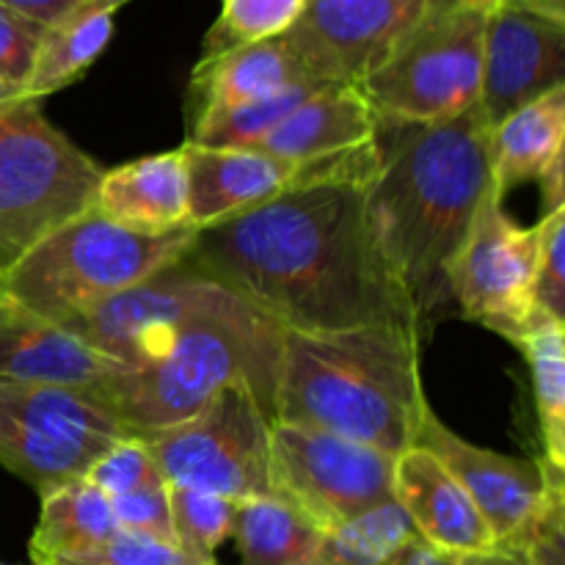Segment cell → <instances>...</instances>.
Returning <instances> with one entry per match:
<instances>
[{
	"instance_id": "6da1fadb",
	"label": "cell",
	"mask_w": 565,
	"mask_h": 565,
	"mask_svg": "<svg viewBox=\"0 0 565 565\" xmlns=\"http://www.w3.org/2000/svg\"><path fill=\"white\" fill-rule=\"evenodd\" d=\"M370 182L353 177L312 182L204 226L188 252V265L281 331L417 326L412 298L370 232L364 213Z\"/></svg>"
},
{
	"instance_id": "7a4b0ae2",
	"label": "cell",
	"mask_w": 565,
	"mask_h": 565,
	"mask_svg": "<svg viewBox=\"0 0 565 565\" xmlns=\"http://www.w3.org/2000/svg\"><path fill=\"white\" fill-rule=\"evenodd\" d=\"M381 147L364 213L381 257L412 298L417 326L447 312V270L491 191V127L478 105L434 125H401Z\"/></svg>"
},
{
	"instance_id": "3957f363",
	"label": "cell",
	"mask_w": 565,
	"mask_h": 565,
	"mask_svg": "<svg viewBox=\"0 0 565 565\" xmlns=\"http://www.w3.org/2000/svg\"><path fill=\"white\" fill-rule=\"evenodd\" d=\"M428 408L417 326L281 337L274 423L307 425L397 458L417 445Z\"/></svg>"
},
{
	"instance_id": "277c9868",
	"label": "cell",
	"mask_w": 565,
	"mask_h": 565,
	"mask_svg": "<svg viewBox=\"0 0 565 565\" xmlns=\"http://www.w3.org/2000/svg\"><path fill=\"white\" fill-rule=\"evenodd\" d=\"M285 331L241 301L182 329L138 367H121L88 395L97 397L130 436L160 434L202 412L221 390L248 384L274 414Z\"/></svg>"
},
{
	"instance_id": "5b68a950",
	"label": "cell",
	"mask_w": 565,
	"mask_h": 565,
	"mask_svg": "<svg viewBox=\"0 0 565 565\" xmlns=\"http://www.w3.org/2000/svg\"><path fill=\"white\" fill-rule=\"evenodd\" d=\"M196 235V226L138 235L88 207L33 243L0 276V292L61 326L72 315L185 259Z\"/></svg>"
},
{
	"instance_id": "8992f818",
	"label": "cell",
	"mask_w": 565,
	"mask_h": 565,
	"mask_svg": "<svg viewBox=\"0 0 565 565\" xmlns=\"http://www.w3.org/2000/svg\"><path fill=\"white\" fill-rule=\"evenodd\" d=\"M494 3L436 0L356 83L375 116L390 125H434L478 105L486 22Z\"/></svg>"
},
{
	"instance_id": "52a82bcc",
	"label": "cell",
	"mask_w": 565,
	"mask_h": 565,
	"mask_svg": "<svg viewBox=\"0 0 565 565\" xmlns=\"http://www.w3.org/2000/svg\"><path fill=\"white\" fill-rule=\"evenodd\" d=\"M103 169L20 99L0 110V276L44 235L94 204Z\"/></svg>"
},
{
	"instance_id": "ba28073f",
	"label": "cell",
	"mask_w": 565,
	"mask_h": 565,
	"mask_svg": "<svg viewBox=\"0 0 565 565\" xmlns=\"http://www.w3.org/2000/svg\"><path fill=\"white\" fill-rule=\"evenodd\" d=\"M270 428V408L241 381L221 390L185 423L147 436V445L169 486L241 502L274 494Z\"/></svg>"
},
{
	"instance_id": "9c48e42d",
	"label": "cell",
	"mask_w": 565,
	"mask_h": 565,
	"mask_svg": "<svg viewBox=\"0 0 565 565\" xmlns=\"http://www.w3.org/2000/svg\"><path fill=\"white\" fill-rule=\"evenodd\" d=\"M127 428L88 392L0 386V463L39 497L86 478Z\"/></svg>"
},
{
	"instance_id": "30bf717a",
	"label": "cell",
	"mask_w": 565,
	"mask_h": 565,
	"mask_svg": "<svg viewBox=\"0 0 565 565\" xmlns=\"http://www.w3.org/2000/svg\"><path fill=\"white\" fill-rule=\"evenodd\" d=\"M270 486L326 533L395 500V458L307 425L274 423Z\"/></svg>"
},
{
	"instance_id": "8fae6325",
	"label": "cell",
	"mask_w": 565,
	"mask_h": 565,
	"mask_svg": "<svg viewBox=\"0 0 565 565\" xmlns=\"http://www.w3.org/2000/svg\"><path fill=\"white\" fill-rule=\"evenodd\" d=\"M243 298L207 279L180 259L64 320V329L121 367H138L158 356L182 329L237 307Z\"/></svg>"
},
{
	"instance_id": "7c38bea8",
	"label": "cell",
	"mask_w": 565,
	"mask_h": 565,
	"mask_svg": "<svg viewBox=\"0 0 565 565\" xmlns=\"http://www.w3.org/2000/svg\"><path fill=\"white\" fill-rule=\"evenodd\" d=\"M535 226H519L505 202L489 191L447 270L450 303L467 320L516 345L541 315L535 307Z\"/></svg>"
},
{
	"instance_id": "4fadbf2b",
	"label": "cell",
	"mask_w": 565,
	"mask_h": 565,
	"mask_svg": "<svg viewBox=\"0 0 565 565\" xmlns=\"http://www.w3.org/2000/svg\"><path fill=\"white\" fill-rule=\"evenodd\" d=\"M188 177V224L204 230L248 213L292 188L326 180H373L381 166L379 143L337 158L292 163L252 147L182 143Z\"/></svg>"
},
{
	"instance_id": "5bb4252c",
	"label": "cell",
	"mask_w": 565,
	"mask_h": 565,
	"mask_svg": "<svg viewBox=\"0 0 565 565\" xmlns=\"http://www.w3.org/2000/svg\"><path fill=\"white\" fill-rule=\"evenodd\" d=\"M434 3L436 0H307L285 36L312 77L326 83H359Z\"/></svg>"
},
{
	"instance_id": "9a60e30c",
	"label": "cell",
	"mask_w": 565,
	"mask_h": 565,
	"mask_svg": "<svg viewBox=\"0 0 565 565\" xmlns=\"http://www.w3.org/2000/svg\"><path fill=\"white\" fill-rule=\"evenodd\" d=\"M565 86V22L497 0L486 22L478 108L489 127Z\"/></svg>"
},
{
	"instance_id": "2e32d148",
	"label": "cell",
	"mask_w": 565,
	"mask_h": 565,
	"mask_svg": "<svg viewBox=\"0 0 565 565\" xmlns=\"http://www.w3.org/2000/svg\"><path fill=\"white\" fill-rule=\"evenodd\" d=\"M417 445L434 452L450 469L452 478L472 497L497 544L511 541L535 516L550 489V478L561 472L544 458L530 461L472 445L447 428L434 408L425 412Z\"/></svg>"
},
{
	"instance_id": "e0dca14e",
	"label": "cell",
	"mask_w": 565,
	"mask_h": 565,
	"mask_svg": "<svg viewBox=\"0 0 565 565\" xmlns=\"http://www.w3.org/2000/svg\"><path fill=\"white\" fill-rule=\"evenodd\" d=\"M121 370L64 326L28 312L0 292V386L92 392Z\"/></svg>"
},
{
	"instance_id": "ac0fdd59",
	"label": "cell",
	"mask_w": 565,
	"mask_h": 565,
	"mask_svg": "<svg viewBox=\"0 0 565 565\" xmlns=\"http://www.w3.org/2000/svg\"><path fill=\"white\" fill-rule=\"evenodd\" d=\"M395 502L414 533L447 555H480L497 546L472 497L425 447L414 445L395 458Z\"/></svg>"
},
{
	"instance_id": "d6986e66",
	"label": "cell",
	"mask_w": 565,
	"mask_h": 565,
	"mask_svg": "<svg viewBox=\"0 0 565 565\" xmlns=\"http://www.w3.org/2000/svg\"><path fill=\"white\" fill-rule=\"evenodd\" d=\"M381 119L356 83H326L252 149L292 163L337 158L379 143Z\"/></svg>"
},
{
	"instance_id": "ffe728a7",
	"label": "cell",
	"mask_w": 565,
	"mask_h": 565,
	"mask_svg": "<svg viewBox=\"0 0 565 565\" xmlns=\"http://www.w3.org/2000/svg\"><path fill=\"white\" fill-rule=\"evenodd\" d=\"M94 210L138 235H166L188 224V177L180 149L103 171Z\"/></svg>"
},
{
	"instance_id": "44dd1931",
	"label": "cell",
	"mask_w": 565,
	"mask_h": 565,
	"mask_svg": "<svg viewBox=\"0 0 565 565\" xmlns=\"http://www.w3.org/2000/svg\"><path fill=\"white\" fill-rule=\"evenodd\" d=\"M303 81H318V77L309 75L307 66L298 61L285 33L215 55V58H199L188 83L191 127L235 105L268 97Z\"/></svg>"
},
{
	"instance_id": "7402d4cb",
	"label": "cell",
	"mask_w": 565,
	"mask_h": 565,
	"mask_svg": "<svg viewBox=\"0 0 565 565\" xmlns=\"http://www.w3.org/2000/svg\"><path fill=\"white\" fill-rule=\"evenodd\" d=\"M565 86L522 105L491 127V191L505 202L513 188L533 182L563 152Z\"/></svg>"
},
{
	"instance_id": "603a6c76",
	"label": "cell",
	"mask_w": 565,
	"mask_h": 565,
	"mask_svg": "<svg viewBox=\"0 0 565 565\" xmlns=\"http://www.w3.org/2000/svg\"><path fill=\"white\" fill-rule=\"evenodd\" d=\"M119 533L110 497L86 480H75L42 497V513L31 535L33 565H53L88 555Z\"/></svg>"
},
{
	"instance_id": "cb8c5ba5",
	"label": "cell",
	"mask_w": 565,
	"mask_h": 565,
	"mask_svg": "<svg viewBox=\"0 0 565 565\" xmlns=\"http://www.w3.org/2000/svg\"><path fill=\"white\" fill-rule=\"evenodd\" d=\"M232 535L243 565H309L323 533L296 505L268 494L235 502Z\"/></svg>"
},
{
	"instance_id": "d4e9b609",
	"label": "cell",
	"mask_w": 565,
	"mask_h": 565,
	"mask_svg": "<svg viewBox=\"0 0 565 565\" xmlns=\"http://www.w3.org/2000/svg\"><path fill=\"white\" fill-rule=\"evenodd\" d=\"M114 6H83L44 31L25 99L44 103V97L75 83L103 55L114 36Z\"/></svg>"
},
{
	"instance_id": "484cf974",
	"label": "cell",
	"mask_w": 565,
	"mask_h": 565,
	"mask_svg": "<svg viewBox=\"0 0 565 565\" xmlns=\"http://www.w3.org/2000/svg\"><path fill=\"white\" fill-rule=\"evenodd\" d=\"M516 348L527 356L533 397L544 436V461L565 469V326L546 315L530 323Z\"/></svg>"
},
{
	"instance_id": "4316f807",
	"label": "cell",
	"mask_w": 565,
	"mask_h": 565,
	"mask_svg": "<svg viewBox=\"0 0 565 565\" xmlns=\"http://www.w3.org/2000/svg\"><path fill=\"white\" fill-rule=\"evenodd\" d=\"M412 539V522L395 500H386L320 535L309 565H386Z\"/></svg>"
},
{
	"instance_id": "83f0119b",
	"label": "cell",
	"mask_w": 565,
	"mask_h": 565,
	"mask_svg": "<svg viewBox=\"0 0 565 565\" xmlns=\"http://www.w3.org/2000/svg\"><path fill=\"white\" fill-rule=\"evenodd\" d=\"M320 86H326V83L303 81L276 94H268V97L235 105L224 114L196 121L188 132V143H199V147H254L259 138L268 136L290 110H296Z\"/></svg>"
},
{
	"instance_id": "f1b7e54d",
	"label": "cell",
	"mask_w": 565,
	"mask_h": 565,
	"mask_svg": "<svg viewBox=\"0 0 565 565\" xmlns=\"http://www.w3.org/2000/svg\"><path fill=\"white\" fill-rule=\"evenodd\" d=\"M303 6L307 0H224L218 20L204 36L202 58L281 36L296 25Z\"/></svg>"
},
{
	"instance_id": "f546056e",
	"label": "cell",
	"mask_w": 565,
	"mask_h": 565,
	"mask_svg": "<svg viewBox=\"0 0 565 565\" xmlns=\"http://www.w3.org/2000/svg\"><path fill=\"white\" fill-rule=\"evenodd\" d=\"M174 544L188 555L215 561V550L232 535L235 502L191 486H169Z\"/></svg>"
},
{
	"instance_id": "4dcf8cb0",
	"label": "cell",
	"mask_w": 565,
	"mask_h": 565,
	"mask_svg": "<svg viewBox=\"0 0 565 565\" xmlns=\"http://www.w3.org/2000/svg\"><path fill=\"white\" fill-rule=\"evenodd\" d=\"M83 480L103 491L105 497H110V500L154 489V486H166L158 461H154L147 439H141V436H125L114 447H108L92 463Z\"/></svg>"
},
{
	"instance_id": "1f68e13d",
	"label": "cell",
	"mask_w": 565,
	"mask_h": 565,
	"mask_svg": "<svg viewBox=\"0 0 565 565\" xmlns=\"http://www.w3.org/2000/svg\"><path fill=\"white\" fill-rule=\"evenodd\" d=\"M539 263H535V307L541 315L565 326V210L541 215Z\"/></svg>"
},
{
	"instance_id": "d6a6232c",
	"label": "cell",
	"mask_w": 565,
	"mask_h": 565,
	"mask_svg": "<svg viewBox=\"0 0 565 565\" xmlns=\"http://www.w3.org/2000/svg\"><path fill=\"white\" fill-rule=\"evenodd\" d=\"M47 28L0 0V77L25 97L39 47Z\"/></svg>"
},
{
	"instance_id": "836d02e7",
	"label": "cell",
	"mask_w": 565,
	"mask_h": 565,
	"mask_svg": "<svg viewBox=\"0 0 565 565\" xmlns=\"http://www.w3.org/2000/svg\"><path fill=\"white\" fill-rule=\"evenodd\" d=\"M53 565H215V561L188 555L177 544H160V541L116 533L99 550Z\"/></svg>"
},
{
	"instance_id": "e575fe53",
	"label": "cell",
	"mask_w": 565,
	"mask_h": 565,
	"mask_svg": "<svg viewBox=\"0 0 565 565\" xmlns=\"http://www.w3.org/2000/svg\"><path fill=\"white\" fill-rule=\"evenodd\" d=\"M110 508H114L119 533L160 541V544H174V527H171L169 511V483L154 486V489L147 491H136V494L114 497Z\"/></svg>"
},
{
	"instance_id": "d590c367",
	"label": "cell",
	"mask_w": 565,
	"mask_h": 565,
	"mask_svg": "<svg viewBox=\"0 0 565 565\" xmlns=\"http://www.w3.org/2000/svg\"><path fill=\"white\" fill-rule=\"evenodd\" d=\"M3 3L20 11V14L36 20L39 25L50 28L58 20H64L66 14H72V11L83 9V6L103 3V6H114V9H121V6L130 3V0H3Z\"/></svg>"
},
{
	"instance_id": "8d00e7d4",
	"label": "cell",
	"mask_w": 565,
	"mask_h": 565,
	"mask_svg": "<svg viewBox=\"0 0 565 565\" xmlns=\"http://www.w3.org/2000/svg\"><path fill=\"white\" fill-rule=\"evenodd\" d=\"M386 565H458V557L436 550V546H430L428 541H423L417 535V539L408 541Z\"/></svg>"
},
{
	"instance_id": "74e56055",
	"label": "cell",
	"mask_w": 565,
	"mask_h": 565,
	"mask_svg": "<svg viewBox=\"0 0 565 565\" xmlns=\"http://www.w3.org/2000/svg\"><path fill=\"white\" fill-rule=\"evenodd\" d=\"M541 193H544V207L541 215L565 210V169H563V152L550 163V169L539 177Z\"/></svg>"
},
{
	"instance_id": "f35d334b",
	"label": "cell",
	"mask_w": 565,
	"mask_h": 565,
	"mask_svg": "<svg viewBox=\"0 0 565 565\" xmlns=\"http://www.w3.org/2000/svg\"><path fill=\"white\" fill-rule=\"evenodd\" d=\"M458 565H527L522 561L516 550L511 546H494L489 552H480V555H467L458 557Z\"/></svg>"
},
{
	"instance_id": "ab89813d",
	"label": "cell",
	"mask_w": 565,
	"mask_h": 565,
	"mask_svg": "<svg viewBox=\"0 0 565 565\" xmlns=\"http://www.w3.org/2000/svg\"><path fill=\"white\" fill-rule=\"evenodd\" d=\"M508 3H516L522 9L535 11V14H544L550 20L565 22V0H508Z\"/></svg>"
},
{
	"instance_id": "60d3db41",
	"label": "cell",
	"mask_w": 565,
	"mask_h": 565,
	"mask_svg": "<svg viewBox=\"0 0 565 565\" xmlns=\"http://www.w3.org/2000/svg\"><path fill=\"white\" fill-rule=\"evenodd\" d=\"M20 99H25V97H22V94L17 92V88H11L9 83H6L3 77H0V110L9 108V105H14V103H20Z\"/></svg>"
},
{
	"instance_id": "b9f144b4",
	"label": "cell",
	"mask_w": 565,
	"mask_h": 565,
	"mask_svg": "<svg viewBox=\"0 0 565 565\" xmlns=\"http://www.w3.org/2000/svg\"><path fill=\"white\" fill-rule=\"evenodd\" d=\"M0 565H11V563H3V561H0Z\"/></svg>"
}]
</instances>
